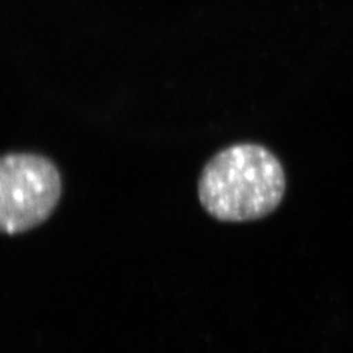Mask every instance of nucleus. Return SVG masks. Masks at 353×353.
<instances>
[{"label":"nucleus","instance_id":"f257e3e1","mask_svg":"<svg viewBox=\"0 0 353 353\" xmlns=\"http://www.w3.org/2000/svg\"><path fill=\"white\" fill-rule=\"evenodd\" d=\"M285 173L275 153L256 143L217 152L203 168L198 196L219 221L246 223L272 214L285 195Z\"/></svg>","mask_w":353,"mask_h":353},{"label":"nucleus","instance_id":"f03ea898","mask_svg":"<svg viewBox=\"0 0 353 353\" xmlns=\"http://www.w3.org/2000/svg\"><path fill=\"white\" fill-rule=\"evenodd\" d=\"M58 166L39 153L0 156V233L14 236L45 223L62 198Z\"/></svg>","mask_w":353,"mask_h":353}]
</instances>
